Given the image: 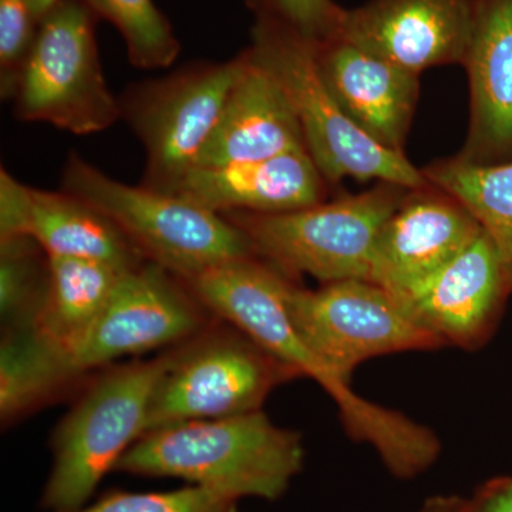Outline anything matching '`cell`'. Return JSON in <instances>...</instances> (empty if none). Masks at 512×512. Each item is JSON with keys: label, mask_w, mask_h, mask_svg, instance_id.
Segmentation results:
<instances>
[{"label": "cell", "mask_w": 512, "mask_h": 512, "mask_svg": "<svg viewBox=\"0 0 512 512\" xmlns=\"http://www.w3.org/2000/svg\"><path fill=\"white\" fill-rule=\"evenodd\" d=\"M215 318L244 332L266 352L315 380L338 404L353 439L376 448L396 476L412 473L429 457L433 433L403 414L367 402L313 355L289 318L286 295L293 282L259 256L210 266L181 279Z\"/></svg>", "instance_id": "1"}, {"label": "cell", "mask_w": 512, "mask_h": 512, "mask_svg": "<svg viewBox=\"0 0 512 512\" xmlns=\"http://www.w3.org/2000/svg\"><path fill=\"white\" fill-rule=\"evenodd\" d=\"M305 446L298 431L276 426L262 410L185 421L150 431L116 470L140 477L180 478L227 495L275 501L301 473Z\"/></svg>", "instance_id": "2"}, {"label": "cell", "mask_w": 512, "mask_h": 512, "mask_svg": "<svg viewBox=\"0 0 512 512\" xmlns=\"http://www.w3.org/2000/svg\"><path fill=\"white\" fill-rule=\"evenodd\" d=\"M248 8L255 16L248 49L284 86L301 123L306 150L326 183L336 185L350 177L409 190L430 185L406 154L377 143L340 109L320 76L315 43L293 32L268 10Z\"/></svg>", "instance_id": "3"}, {"label": "cell", "mask_w": 512, "mask_h": 512, "mask_svg": "<svg viewBox=\"0 0 512 512\" xmlns=\"http://www.w3.org/2000/svg\"><path fill=\"white\" fill-rule=\"evenodd\" d=\"M167 363L168 349L154 359L104 367L87 384L53 433L43 510L76 511L89 503L101 480L143 436Z\"/></svg>", "instance_id": "4"}, {"label": "cell", "mask_w": 512, "mask_h": 512, "mask_svg": "<svg viewBox=\"0 0 512 512\" xmlns=\"http://www.w3.org/2000/svg\"><path fill=\"white\" fill-rule=\"evenodd\" d=\"M62 190L106 215L147 261L180 279L255 255L247 235L225 215L177 194L121 183L77 153L64 164Z\"/></svg>", "instance_id": "5"}, {"label": "cell", "mask_w": 512, "mask_h": 512, "mask_svg": "<svg viewBox=\"0 0 512 512\" xmlns=\"http://www.w3.org/2000/svg\"><path fill=\"white\" fill-rule=\"evenodd\" d=\"M379 183L366 192L278 214H222L249 239L255 255L289 278L309 275L323 285L369 281L373 249L384 222L409 194Z\"/></svg>", "instance_id": "6"}, {"label": "cell", "mask_w": 512, "mask_h": 512, "mask_svg": "<svg viewBox=\"0 0 512 512\" xmlns=\"http://www.w3.org/2000/svg\"><path fill=\"white\" fill-rule=\"evenodd\" d=\"M295 377V369L214 316L197 335L168 349L144 434L185 421L262 410L269 394Z\"/></svg>", "instance_id": "7"}, {"label": "cell", "mask_w": 512, "mask_h": 512, "mask_svg": "<svg viewBox=\"0 0 512 512\" xmlns=\"http://www.w3.org/2000/svg\"><path fill=\"white\" fill-rule=\"evenodd\" d=\"M97 22L83 0H63L40 22L12 97L16 119L76 136L123 119L101 67Z\"/></svg>", "instance_id": "8"}, {"label": "cell", "mask_w": 512, "mask_h": 512, "mask_svg": "<svg viewBox=\"0 0 512 512\" xmlns=\"http://www.w3.org/2000/svg\"><path fill=\"white\" fill-rule=\"evenodd\" d=\"M245 52L227 62H197L136 84L121 114L146 150L143 185L170 192L197 164L229 94L245 67Z\"/></svg>", "instance_id": "9"}, {"label": "cell", "mask_w": 512, "mask_h": 512, "mask_svg": "<svg viewBox=\"0 0 512 512\" xmlns=\"http://www.w3.org/2000/svg\"><path fill=\"white\" fill-rule=\"evenodd\" d=\"M286 306L305 345L346 382L373 357L446 346L397 296L366 279L330 282L316 291L292 284Z\"/></svg>", "instance_id": "10"}, {"label": "cell", "mask_w": 512, "mask_h": 512, "mask_svg": "<svg viewBox=\"0 0 512 512\" xmlns=\"http://www.w3.org/2000/svg\"><path fill=\"white\" fill-rule=\"evenodd\" d=\"M212 319L178 276L146 261L123 272L92 329L67 353V362L80 379L123 357L174 348Z\"/></svg>", "instance_id": "11"}, {"label": "cell", "mask_w": 512, "mask_h": 512, "mask_svg": "<svg viewBox=\"0 0 512 512\" xmlns=\"http://www.w3.org/2000/svg\"><path fill=\"white\" fill-rule=\"evenodd\" d=\"M476 15L477 0H370L345 9L336 37L420 76L463 66Z\"/></svg>", "instance_id": "12"}, {"label": "cell", "mask_w": 512, "mask_h": 512, "mask_svg": "<svg viewBox=\"0 0 512 512\" xmlns=\"http://www.w3.org/2000/svg\"><path fill=\"white\" fill-rule=\"evenodd\" d=\"M483 228L434 185L410 190L377 235L369 281L402 296L470 247Z\"/></svg>", "instance_id": "13"}, {"label": "cell", "mask_w": 512, "mask_h": 512, "mask_svg": "<svg viewBox=\"0 0 512 512\" xmlns=\"http://www.w3.org/2000/svg\"><path fill=\"white\" fill-rule=\"evenodd\" d=\"M511 293L500 255L483 231L453 261L397 299L446 345L476 350L497 329Z\"/></svg>", "instance_id": "14"}, {"label": "cell", "mask_w": 512, "mask_h": 512, "mask_svg": "<svg viewBox=\"0 0 512 512\" xmlns=\"http://www.w3.org/2000/svg\"><path fill=\"white\" fill-rule=\"evenodd\" d=\"M28 235L47 255L130 269L146 262L99 210L66 191L37 190L0 170V239Z\"/></svg>", "instance_id": "15"}, {"label": "cell", "mask_w": 512, "mask_h": 512, "mask_svg": "<svg viewBox=\"0 0 512 512\" xmlns=\"http://www.w3.org/2000/svg\"><path fill=\"white\" fill-rule=\"evenodd\" d=\"M316 60L323 82L346 116L383 147L404 153L419 101V74L338 37L316 45Z\"/></svg>", "instance_id": "16"}, {"label": "cell", "mask_w": 512, "mask_h": 512, "mask_svg": "<svg viewBox=\"0 0 512 512\" xmlns=\"http://www.w3.org/2000/svg\"><path fill=\"white\" fill-rule=\"evenodd\" d=\"M470 127L457 158L477 165L512 161V0H477L466 60Z\"/></svg>", "instance_id": "17"}, {"label": "cell", "mask_w": 512, "mask_h": 512, "mask_svg": "<svg viewBox=\"0 0 512 512\" xmlns=\"http://www.w3.org/2000/svg\"><path fill=\"white\" fill-rule=\"evenodd\" d=\"M326 183L308 151L266 160L195 167L170 194L218 212L278 214L325 201Z\"/></svg>", "instance_id": "18"}, {"label": "cell", "mask_w": 512, "mask_h": 512, "mask_svg": "<svg viewBox=\"0 0 512 512\" xmlns=\"http://www.w3.org/2000/svg\"><path fill=\"white\" fill-rule=\"evenodd\" d=\"M245 56L244 70L195 167L247 163L306 150L301 123L284 86L251 50H245Z\"/></svg>", "instance_id": "19"}, {"label": "cell", "mask_w": 512, "mask_h": 512, "mask_svg": "<svg viewBox=\"0 0 512 512\" xmlns=\"http://www.w3.org/2000/svg\"><path fill=\"white\" fill-rule=\"evenodd\" d=\"M49 268V289L33 328L67 355L92 329L127 269L93 259L50 255Z\"/></svg>", "instance_id": "20"}, {"label": "cell", "mask_w": 512, "mask_h": 512, "mask_svg": "<svg viewBox=\"0 0 512 512\" xmlns=\"http://www.w3.org/2000/svg\"><path fill=\"white\" fill-rule=\"evenodd\" d=\"M77 379L67 355L29 328L6 330L0 346V420L9 427L55 399Z\"/></svg>", "instance_id": "21"}, {"label": "cell", "mask_w": 512, "mask_h": 512, "mask_svg": "<svg viewBox=\"0 0 512 512\" xmlns=\"http://www.w3.org/2000/svg\"><path fill=\"white\" fill-rule=\"evenodd\" d=\"M421 171L474 215L497 249L512 291V161L477 165L453 157Z\"/></svg>", "instance_id": "22"}, {"label": "cell", "mask_w": 512, "mask_h": 512, "mask_svg": "<svg viewBox=\"0 0 512 512\" xmlns=\"http://www.w3.org/2000/svg\"><path fill=\"white\" fill-rule=\"evenodd\" d=\"M96 18L116 28L136 69L170 67L181 52L173 25L154 0H83Z\"/></svg>", "instance_id": "23"}, {"label": "cell", "mask_w": 512, "mask_h": 512, "mask_svg": "<svg viewBox=\"0 0 512 512\" xmlns=\"http://www.w3.org/2000/svg\"><path fill=\"white\" fill-rule=\"evenodd\" d=\"M49 255L32 237L0 239L3 332L35 325L49 289Z\"/></svg>", "instance_id": "24"}, {"label": "cell", "mask_w": 512, "mask_h": 512, "mask_svg": "<svg viewBox=\"0 0 512 512\" xmlns=\"http://www.w3.org/2000/svg\"><path fill=\"white\" fill-rule=\"evenodd\" d=\"M69 512H238V501L190 484L163 493L110 491L96 503Z\"/></svg>", "instance_id": "25"}, {"label": "cell", "mask_w": 512, "mask_h": 512, "mask_svg": "<svg viewBox=\"0 0 512 512\" xmlns=\"http://www.w3.org/2000/svg\"><path fill=\"white\" fill-rule=\"evenodd\" d=\"M40 22L32 0H0V93L12 100Z\"/></svg>", "instance_id": "26"}, {"label": "cell", "mask_w": 512, "mask_h": 512, "mask_svg": "<svg viewBox=\"0 0 512 512\" xmlns=\"http://www.w3.org/2000/svg\"><path fill=\"white\" fill-rule=\"evenodd\" d=\"M271 12L303 39L319 45L338 36L345 9L333 0H247Z\"/></svg>", "instance_id": "27"}, {"label": "cell", "mask_w": 512, "mask_h": 512, "mask_svg": "<svg viewBox=\"0 0 512 512\" xmlns=\"http://www.w3.org/2000/svg\"><path fill=\"white\" fill-rule=\"evenodd\" d=\"M467 512H512V478L491 484Z\"/></svg>", "instance_id": "28"}, {"label": "cell", "mask_w": 512, "mask_h": 512, "mask_svg": "<svg viewBox=\"0 0 512 512\" xmlns=\"http://www.w3.org/2000/svg\"><path fill=\"white\" fill-rule=\"evenodd\" d=\"M468 504L456 500H437L427 505L424 512H467Z\"/></svg>", "instance_id": "29"}, {"label": "cell", "mask_w": 512, "mask_h": 512, "mask_svg": "<svg viewBox=\"0 0 512 512\" xmlns=\"http://www.w3.org/2000/svg\"><path fill=\"white\" fill-rule=\"evenodd\" d=\"M32 2L37 19H39V22H42V20L45 19L57 5H60L63 0H32Z\"/></svg>", "instance_id": "30"}]
</instances>
